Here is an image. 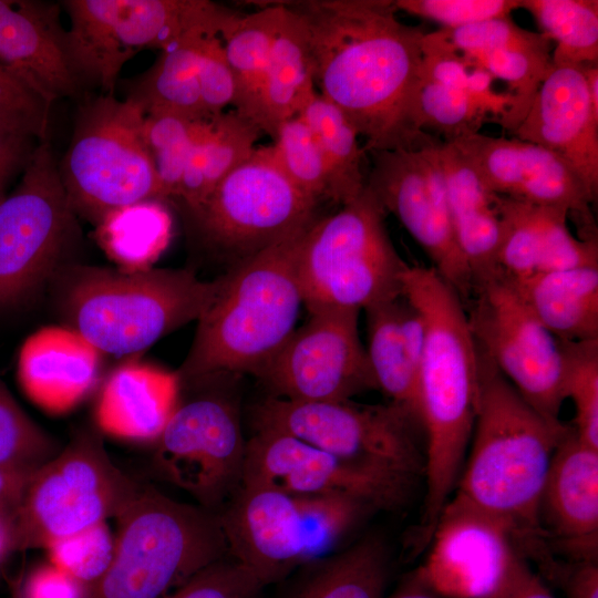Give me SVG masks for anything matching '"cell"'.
I'll return each mask as SVG.
<instances>
[{
  "instance_id": "cell-50",
  "label": "cell",
  "mask_w": 598,
  "mask_h": 598,
  "mask_svg": "<svg viewBox=\"0 0 598 598\" xmlns=\"http://www.w3.org/2000/svg\"><path fill=\"white\" fill-rule=\"evenodd\" d=\"M39 142L25 124L0 115V202L7 196L13 176L23 172Z\"/></svg>"
},
{
  "instance_id": "cell-41",
  "label": "cell",
  "mask_w": 598,
  "mask_h": 598,
  "mask_svg": "<svg viewBox=\"0 0 598 598\" xmlns=\"http://www.w3.org/2000/svg\"><path fill=\"white\" fill-rule=\"evenodd\" d=\"M60 448L20 408L0 381V468L31 475Z\"/></svg>"
},
{
  "instance_id": "cell-23",
  "label": "cell",
  "mask_w": 598,
  "mask_h": 598,
  "mask_svg": "<svg viewBox=\"0 0 598 598\" xmlns=\"http://www.w3.org/2000/svg\"><path fill=\"white\" fill-rule=\"evenodd\" d=\"M539 519L550 550L569 561H597L598 450L582 443L573 426L554 452Z\"/></svg>"
},
{
  "instance_id": "cell-9",
  "label": "cell",
  "mask_w": 598,
  "mask_h": 598,
  "mask_svg": "<svg viewBox=\"0 0 598 598\" xmlns=\"http://www.w3.org/2000/svg\"><path fill=\"white\" fill-rule=\"evenodd\" d=\"M143 486L111 461L97 432L81 430L27 480L10 519L11 549L47 548L116 518Z\"/></svg>"
},
{
  "instance_id": "cell-38",
  "label": "cell",
  "mask_w": 598,
  "mask_h": 598,
  "mask_svg": "<svg viewBox=\"0 0 598 598\" xmlns=\"http://www.w3.org/2000/svg\"><path fill=\"white\" fill-rule=\"evenodd\" d=\"M414 126L443 143L480 132L489 120L466 92L440 84L420 73L411 106Z\"/></svg>"
},
{
  "instance_id": "cell-54",
  "label": "cell",
  "mask_w": 598,
  "mask_h": 598,
  "mask_svg": "<svg viewBox=\"0 0 598 598\" xmlns=\"http://www.w3.org/2000/svg\"><path fill=\"white\" fill-rule=\"evenodd\" d=\"M29 476L0 468V516L8 519L9 525Z\"/></svg>"
},
{
  "instance_id": "cell-17",
  "label": "cell",
  "mask_w": 598,
  "mask_h": 598,
  "mask_svg": "<svg viewBox=\"0 0 598 598\" xmlns=\"http://www.w3.org/2000/svg\"><path fill=\"white\" fill-rule=\"evenodd\" d=\"M247 441L226 399L202 395L177 405L156 440L162 477L218 513L243 483Z\"/></svg>"
},
{
  "instance_id": "cell-18",
  "label": "cell",
  "mask_w": 598,
  "mask_h": 598,
  "mask_svg": "<svg viewBox=\"0 0 598 598\" xmlns=\"http://www.w3.org/2000/svg\"><path fill=\"white\" fill-rule=\"evenodd\" d=\"M439 143L414 150L372 151L365 186L422 247L437 274L465 303L474 287L457 243L440 165Z\"/></svg>"
},
{
  "instance_id": "cell-31",
  "label": "cell",
  "mask_w": 598,
  "mask_h": 598,
  "mask_svg": "<svg viewBox=\"0 0 598 598\" xmlns=\"http://www.w3.org/2000/svg\"><path fill=\"white\" fill-rule=\"evenodd\" d=\"M283 6L262 4L250 13L235 12L219 32L235 81L234 110L264 133V85L270 49Z\"/></svg>"
},
{
  "instance_id": "cell-3",
  "label": "cell",
  "mask_w": 598,
  "mask_h": 598,
  "mask_svg": "<svg viewBox=\"0 0 598 598\" xmlns=\"http://www.w3.org/2000/svg\"><path fill=\"white\" fill-rule=\"evenodd\" d=\"M478 364L471 448L453 495L502 520L519 554L534 559L548 547L539 519L544 485L571 426L542 416L480 350Z\"/></svg>"
},
{
  "instance_id": "cell-39",
  "label": "cell",
  "mask_w": 598,
  "mask_h": 598,
  "mask_svg": "<svg viewBox=\"0 0 598 598\" xmlns=\"http://www.w3.org/2000/svg\"><path fill=\"white\" fill-rule=\"evenodd\" d=\"M271 150L281 171L316 202L330 199V178L320 145L300 115L278 125Z\"/></svg>"
},
{
  "instance_id": "cell-5",
  "label": "cell",
  "mask_w": 598,
  "mask_h": 598,
  "mask_svg": "<svg viewBox=\"0 0 598 598\" xmlns=\"http://www.w3.org/2000/svg\"><path fill=\"white\" fill-rule=\"evenodd\" d=\"M221 277L200 280L185 269L125 270L66 264L53 278L66 327L101 353L140 352L198 320L215 299Z\"/></svg>"
},
{
  "instance_id": "cell-51",
  "label": "cell",
  "mask_w": 598,
  "mask_h": 598,
  "mask_svg": "<svg viewBox=\"0 0 598 598\" xmlns=\"http://www.w3.org/2000/svg\"><path fill=\"white\" fill-rule=\"evenodd\" d=\"M18 598H90V586L52 563L43 564L24 578Z\"/></svg>"
},
{
  "instance_id": "cell-6",
  "label": "cell",
  "mask_w": 598,
  "mask_h": 598,
  "mask_svg": "<svg viewBox=\"0 0 598 598\" xmlns=\"http://www.w3.org/2000/svg\"><path fill=\"white\" fill-rule=\"evenodd\" d=\"M115 551L90 598H163L228 556L218 514L145 485L116 517Z\"/></svg>"
},
{
  "instance_id": "cell-37",
  "label": "cell",
  "mask_w": 598,
  "mask_h": 598,
  "mask_svg": "<svg viewBox=\"0 0 598 598\" xmlns=\"http://www.w3.org/2000/svg\"><path fill=\"white\" fill-rule=\"evenodd\" d=\"M553 42L555 66L598 63L597 0H519Z\"/></svg>"
},
{
  "instance_id": "cell-10",
  "label": "cell",
  "mask_w": 598,
  "mask_h": 598,
  "mask_svg": "<svg viewBox=\"0 0 598 598\" xmlns=\"http://www.w3.org/2000/svg\"><path fill=\"white\" fill-rule=\"evenodd\" d=\"M144 110L130 99L102 94L76 115L59 172L75 214L99 223L117 208L161 200L144 140Z\"/></svg>"
},
{
  "instance_id": "cell-35",
  "label": "cell",
  "mask_w": 598,
  "mask_h": 598,
  "mask_svg": "<svg viewBox=\"0 0 598 598\" xmlns=\"http://www.w3.org/2000/svg\"><path fill=\"white\" fill-rule=\"evenodd\" d=\"M313 132L330 178V200L346 205L362 194L365 151L344 114L318 92L299 114Z\"/></svg>"
},
{
  "instance_id": "cell-32",
  "label": "cell",
  "mask_w": 598,
  "mask_h": 598,
  "mask_svg": "<svg viewBox=\"0 0 598 598\" xmlns=\"http://www.w3.org/2000/svg\"><path fill=\"white\" fill-rule=\"evenodd\" d=\"M210 28L193 29L161 50L152 68L131 85L126 99L148 113H173L192 120L212 118L206 113L198 84V58Z\"/></svg>"
},
{
  "instance_id": "cell-30",
  "label": "cell",
  "mask_w": 598,
  "mask_h": 598,
  "mask_svg": "<svg viewBox=\"0 0 598 598\" xmlns=\"http://www.w3.org/2000/svg\"><path fill=\"white\" fill-rule=\"evenodd\" d=\"M270 49L264 85V133L274 137L283 121L299 115L317 94L309 30L288 2Z\"/></svg>"
},
{
  "instance_id": "cell-15",
  "label": "cell",
  "mask_w": 598,
  "mask_h": 598,
  "mask_svg": "<svg viewBox=\"0 0 598 598\" xmlns=\"http://www.w3.org/2000/svg\"><path fill=\"white\" fill-rule=\"evenodd\" d=\"M478 350L542 416L560 422L565 363L560 341L501 272L474 283L464 303Z\"/></svg>"
},
{
  "instance_id": "cell-49",
  "label": "cell",
  "mask_w": 598,
  "mask_h": 598,
  "mask_svg": "<svg viewBox=\"0 0 598 598\" xmlns=\"http://www.w3.org/2000/svg\"><path fill=\"white\" fill-rule=\"evenodd\" d=\"M50 107L21 79L0 65V115L25 124L41 142L48 140Z\"/></svg>"
},
{
  "instance_id": "cell-36",
  "label": "cell",
  "mask_w": 598,
  "mask_h": 598,
  "mask_svg": "<svg viewBox=\"0 0 598 598\" xmlns=\"http://www.w3.org/2000/svg\"><path fill=\"white\" fill-rule=\"evenodd\" d=\"M389 575L388 550L367 537L317 561L295 598H382Z\"/></svg>"
},
{
  "instance_id": "cell-46",
  "label": "cell",
  "mask_w": 598,
  "mask_h": 598,
  "mask_svg": "<svg viewBox=\"0 0 598 598\" xmlns=\"http://www.w3.org/2000/svg\"><path fill=\"white\" fill-rule=\"evenodd\" d=\"M262 587L247 567L226 556L206 566L163 598H257Z\"/></svg>"
},
{
  "instance_id": "cell-25",
  "label": "cell",
  "mask_w": 598,
  "mask_h": 598,
  "mask_svg": "<svg viewBox=\"0 0 598 598\" xmlns=\"http://www.w3.org/2000/svg\"><path fill=\"white\" fill-rule=\"evenodd\" d=\"M501 219L499 272L512 281L535 275L598 266V240L576 237L566 209L497 195Z\"/></svg>"
},
{
  "instance_id": "cell-33",
  "label": "cell",
  "mask_w": 598,
  "mask_h": 598,
  "mask_svg": "<svg viewBox=\"0 0 598 598\" xmlns=\"http://www.w3.org/2000/svg\"><path fill=\"white\" fill-rule=\"evenodd\" d=\"M404 296L364 309L368 326L369 362L378 390L404 411L419 426V372L421 361L413 354L402 327Z\"/></svg>"
},
{
  "instance_id": "cell-8",
  "label": "cell",
  "mask_w": 598,
  "mask_h": 598,
  "mask_svg": "<svg viewBox=\"0 0 598 598\" xmlns=\"http://www.w3.org/2000/svg\"><path fill=\"white\" fill-rule=\"evenodd\" d=\"M386 213L365 186L352 202L307 229L297 259L308 308L367 309L402 296L406 262L385 228Z\"/></svg>"
},
{
  "instance_id": "cell-22",
  "label": "cell",
  "mask_w": 598,
  "mask_h": 598,
  "mask_svg": "<svg viewBox=\"0 0 598 598\" xmlns=\"http://www.w3.org/2000/svg\"><path fill=\"white\" fill-rule=\"evenodd\" d=\"M512 134L560 156L597 199L598 115L590 105L582 65H553Z\"/></svg>"
},
{
  "instance_id": "cell-16",
  "label": "cell",
  "mask_w": 598,
  "mask_h": 598,
  "mask_svg": "<svg viewBox=\"0 0 598 598\" xmlns=\"http://www.w3.org/2000/svg\"><path fill=\"white\" fill-rule=\"evenodd\" d=\"M257 378L276 398L338 402L378 390L355 308L317 307Z\"/></svg>"
},
{
  "instance_id": "cell-29",
  "label": "cell",
  "mask_w": 598,
  "mask_h": 598,
  "mask_svg": "<svg viewBox=\"0 0 598 598\" xmlns=\"http://www.w3.org/2000/svg\"><path fill=\"white\" fill-rule=\"evenodd\" d=\"M512 282L559 341L598 339V266L547 271Z\"/></svg>"
},
{
  "instance_id": "cell-21",
  "label": "cell",
  "mask_w": 598,
  "mask_h": 598,
  "mask_svg": "<svg viewBox=\"0 0 598 598\" xmlns=\"http://www.w3.org/2000/svg\"><path fill=\"white\" fill-rule=\"evenodd\" d=\"M429 546L419 577L450 598H494L520 555L507 525L455 495Z\"/></svg>"
},
{
  "instance_id": "cell-20",
  "label": "cell",
  "mask_w": 598,
  "mask_h": 598,
  "mask_svg": "<svg viewBox=\"0 0 598 598\" xmlns=\"http://www.w3.org/2000/svg\"><path fill=\"white\" fill-rule=\"evenodd\" d=\"M494 194L535 205L560 207L581 239L598 240L596 202L577 172L560 156L515 137L474 133L451 142Z\"/></svg>"
},
{
  "instance_id": "cell-43",
  "label": "cell",
  "mask_w": 598,
  "mask_h": 598,
  "mask_svg": "<svg viewBox=\"0 0 598 598\" xmlns=\"http://www.w3.org/2000/svg\"><path fill=\"white\" fill-rule=\"evenodd\" d=\"M260 133L252 122L235 110L224 111L210 120L205 143L206 198L252 154Z\"/></svg>"
},
{
  "instance_id": "cell-40",
  "label": "cell",
  "mask_w": 598,
  "mask_h": 598,
  "mask_svg": "<svg viewBox=\"0 0 598 598\" xmlns=\"http://www.w3.org/2000/svg\"><path fill=\"white\" fill-rule=\"evenodd\" d=\"M207 120L173 113L145 114L144 140L157 175L161 200L177 197L190 148Z\"/></svg>"
},
{
  "instance_id": "cell-42",
  "label": "cell",
  "mask_w": 598,
  "mask_h": 598,
  "mask_svg": "<svg viewBox=\"0 0 598 598\" xmlns=\"http://www.w3.org/2000/svg\"><path fill=\"white\" fill-rule=\"evenodd\" d=\"M565 363V396L575 406L574 431L598 450V339L560 341Z\"/></svg>"
},
{
  "instance_id": "cell-1",
  "label": "cell",
  "mask_w": 598,
  "mask_h": 598,
  "mask_svg": "<svg viewBox=\"0 0 598 598\" xmlns=\"http://www.w3.org/2000/svg\"><path fill=\"white\" fill-rule=\"evenodd\" d=\"M288 2L309 30L318 93L363 137L365 153L441 142L413 124L425 32L401 22L393 1Z\"/></svg>"
},
{
  "instance_id": "cell-12",
  "label": "cell",
  "mask_w": 598,
  "mask_h": 598,
  "mask_svg": "<svg viewBox=\"0 0 598 598\" xmlns=\"http://www.w3.org/2000/svg\"><path fill=\"white\" fill-rule=\"evenodd\" d=\"M66 49L81 84L113 90L125 62L196 28L220 32L234 11L207 0H68Z\"/></svg>"
},
{
  "instance_id": "cell-52",
  "label": "cell",
  "mask_w": 598,
  "mask_h": 598,
  "mask_svg": "<svg viewBox=\"0 0 598 598\" xmlns=\"http://www.w3.org/2000/svg\"><path fill=\"white\" fill-rule=\"evenodd\" d=\"M542 570L564 589L568 598H598L597 561H569L564 565L554 558Z\"/></svg>"
},
{
  "instance_id": "cell-7",
  "label": "cell",
  "mask_w": 598,
  "mask_h": 598,
  "mask_svg": "<svg viewBox=\"0 0 598 598\" xmlns=\"http://www.w3.org/2000/svg\"><path fill=\"white\" fill-rule=\"evenodd\" d=\"M372 513L350 498L241 484L217 514L228 556L265 586L329 555Z\"/></svg>"
},
{
  "instance_id": "cell-44",
  "label": "cell",
  "mask_w": 598,
  "mask_h": 598,
  "mask_svg": "<svg viewBox=\"0 0 598 598\" xmlns=\"http://www.w3.org/2000/svg\"><path fill=\"white\" fill-rule=\"evenodd\" d=\"M47 549L53 565L92 587L112 564L115 535L111 533L105 522L55 540Z\"/></svg>"
},
{
  "instance_id": "cell-55",
  "label": "cell",
  "mask_w": 598,
  "mask_h": 598,
  "mask_svg": "<svg viewBox=\"0 0 598 598\" xmlns=\"http://www.w3.org/2000/svg\"><path fill=\"white\" fill-rule=\"evenodd\" d=\"M9 550H11L9 520L0 516V563Z\"/></svg>"
},
{
  "instance_id": "cell-24",
  "label": "cell",
  "mask_w": 598,
  "mask_h": 598,
  "mask_svg": "<svg viewBox=\"0 0 598 598\" xmlns=\"http://www.w3.org/2000/svg\"><path fill=\"white\" fill-rule=\"evenodd\" d=\"M0 65L49 104L79 93L59 4L0 0Z\"/></svg>"
},
{
  "instance_id": "cell-28",
  "label": "cell",
  "mask_w": 598,
  "mask_h": 598,
  "mask_svg": "<svg viewBox=\"0 0 598 598\" xmlns=\"http://www.w3.org/2000/svg\"><path fill=\"white\" fill-rule=\"evenodd\" d=\"M437 153L455 236L475 283L499 272L497 195L484 185L453 144L440 143Z\"/></svg>"
},
{
  "instance_id": "cell-48",
  "label": "cell",
  "mask_w": 598,
  "mask_h": 598,
  "mask_svg": "<svg viewBox=\"0 0 598 598\" xmlns=\"http://www.w3.org/2000/svg\"><path fill=\"white\" fill-rule=\"evenodd\" d=\"M198 84L203 106L209 117L234 104L235 81L219 34H207L198 58Z\"/></svg>"
},
{
  "instance_id": "cell-27",
  "label": "cell",
  "mask_w": 598,
  "mask_h": 598,
  "mask_svg": "<svg viewBox=\"0 0 598 598\" xmlns=\"http://www.w3.org/2000/svg\"><path fill=\"white\" fill-rule=\"evenodd\" d=\"M179 378L147 364L130 363L106 381L96 408L104 432L132 440H157L178 405Z\"/></svg>"
},
{
  "instance_id": "cell-26",
  "label": "cell",
  "mask_w": 598,
  "mask_h": 598,
  "mask_svg": "<svg viewBox=\"0 0 598 598\" xmlns=\"http://www.w3.org/2000/svg\"><path fill=\"white\" fill-rule=\"evenodd\" d=\"M101 352L68 327H47L22 344L18 377L27 395L52 413L69 411L93 389Z\"/></svg>"
},
{
  "instance_id": "cell-45",
  "label": "cell",
  "mask_w": 598,
  "mask_h": 598,
  "mask_svg": "<svg viewBox=\"0 0 598 598\" xmlns=\"http://www.w3.org/2000/svg\"><path fill=\"white\" fill-rule=\"evenodd\" d=\"M442 31L455 51L466 60L507 48L553 49V42L544 33L523 29L511 17L493 18Z\"/></svg>"
},
{
  "instance_id": "cell-47",
  "label": "cell",
  "mask_w": 598,
  "mask_h": 598,
  "mask_svg": "<svg viewBox=\"0 0 598 598\" xmlns=\"http://www.w3.org/2000/svg\"><path fill=\"white\" fill-rule=\"evenodd\" d=\"M396 11L456 29L483 20L511 17L519 0H395Z\"/></svg>"
},
{
  "instance_id": "cell-2",
  "label": "cell",
  "mask_w": 598,
  "mask_h": 598,
  "mask_svg": "<svg viewBox=\"0 0 598 598\" xmlns=\"http://www.w3.org/2000/svg\"><path fill=\"white\" fill-rule=\"evenodd\" d=\"M402 293L425 324L419 372L425 493L416 529L431 536L470 448L480 386L478 350L461 297L433 267L408 264Z\"/></svg>"
},
{
  "instance_id": "cell-34",
  "label": "cell",
  "mask_w": 598,
  "mask_h": 598,
  "mask_svg": "<svg viewBox=\"0 0 598 598\" xmlns=\"http://www.w3.org/2000/svg\"><path fill=\"white\" fill-rule=\"evenodd\" d=\"M97 239L125 270H143L158 258L172 236V218L162 200L131 204L97 223Z\"/></svg>"
},
{
  "instance_id": "cell-53",
  "label": "cell",
  "mask_w": 598,
  "mask_h": 598,
  "mask_svg": "<svg viewBox=\"0 0 598 598\" xmlns=\"http://www.w3.org/2000/svg\"><path fill=\"white\" fill-rule=\"evenodd\" d=\"M494 598H555L533 573L527 560L518 555L511 565Z\"/></svg>"
},
{
  "instance_id": "cell-19",
  "label": "cell",
  "mask_w": 598,
  "mask_h": 598,
  "mask_svg": "<svg viewBox=\"0 0 598 598\" xmlns=\"http://www.w3.org/2000/svg\"><path fill=\"white\" fill-rule=\"evenodd\" d=\"M419 478L349 461L290 435L257 431L247 440L241 484L350 498L375 512L403 509Z\"/></svg>"
},
{
  "instance_id": "cell-14",
  "label": "cell",
  "mask_w": 598,
  "mask_h": 598,
  "mask_svg": "<svg viewBox=\"0 0 598 598\" xmlns=\"http://www.w3.org/2000/svg\"><path fill=\"white\" fill-rule=\"evenodd\" d=\"M317 204L289 181L267 145L257 146L189 214L203 240L238 262L309 226Z\"/></svg>"
},
{
  "instance_id": "cell-56",
  "label": "cell",
  "mask_w": 598,
  "mask_h": 598,
  "mask_svg": "<svg viewBox=\"0 0 598 598\" xmlns=\"http://www.w3.org/2000/svg\"><path fill=\"white\" fill-rule=\"evenodd\" d=\"M392 598H435L434 596L423 592L421 590H406L404 592L398 594Z\"/></svg>"
},
{
  "instance_id": "cell-13",
  "label": "cell",
  "mask_w": 598,
  "mask_h": 598,
  "mask_svg": "<svg viewBox=\"0 0 598 598\" xmlns=\"http://www.w3.org/2000/svg\"><path fill=\"white\" fill-rule=\"evenodd\" d=\"M250 417L255 432L287 434L349 461L423 477L424 453L414 436L417 424L391 403L300 402L269 396L252 406Z\"/></svg>"
},
{
  "instance_id": "cell-4",
  "label": "cell",
  "mask_w": 598,
  "mask_h": 598,
  "mask_svg": "<svg viewBox=\"0 0 598 598\" xmlns=\"http://www.w3.org/2000/svg\"><path fill=\"white\" fill-rule=\"evenodd\" d=\"M309 226L238 261L221 276L176 372L179 381L199 383L225 373L258 377L274 359L295 331L303 303L297 259Z\"/></svg>"
},
{
  "instance_id": "cell-11",
  "label": "cell",
  "mask_w": 598,
  "mask_h": 598,
  "mask_svg": "<svg viewBox=\"0 0 598 598\" xmlns=\"http://www.w3.org/2000/svg\"><path fill=\"white\" fill-rule=\"evenodd\" d=\"M75 215L48 140L39 142L0 202V315L29 305L68 264Z\"/></svg>"
}]
</instances>
